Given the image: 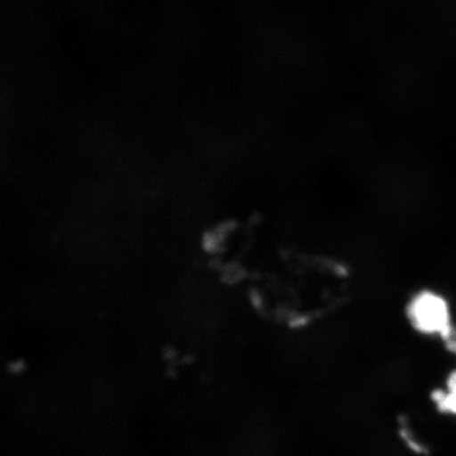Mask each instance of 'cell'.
Wrapping results in <instances>:
<instances>
[{
    "label": "cell",
    "mask_w": 456,
    "mask_h": 456,
    "mask_svg": "<svg viewBox=\"0 0 456 456\" xmlns=\"http://www.w3.org/2000/svg\"><path fill=\"white\" fill-rule=\"evenodd\" d=\"M408 312L414 327L420 332L441 335L446 339L452 336L448 305L441 296L420 293L410 304Z\"/></svg>",
    "instance_id": "obj_1"
},
{
    "label": "cell",
    "mask_w": 456,
    "mask_h": 456,
    "mask_svg": "<svg viewBox=\"0 0 456 456\" xmlns=\"http://www.w3.org/2000/svg\"><path fill=\"white\" fill-rule=\"evenodd\" d=\"M436 399L444 411L456 413V374L449 380L448 391L438 393Z\"/></svg>",
    "instance_id": "obj_2"
},
{
    "label": "cell",
    "mask_w": 456,
    "mask_h": 456,
    "mask_svg": "<svg viewBox=\"0 0 456 456\" xmlns=\"http://www.w3.org/2000/svg\"><path fill=\"white\" fill-rule=\"evenodd\" d=\"M450 346H452L453 347L454 351L456 352V339L452 340V344H450Z\"/></svg>",
    "instance_id": "obj_3"
}]
</instances>
